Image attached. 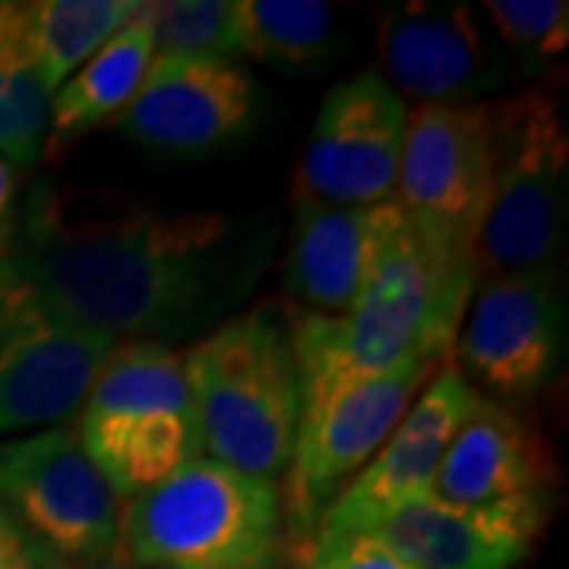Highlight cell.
<instances>
[{
  "mask_svg": "<svg viewBox=\"0 0 569 569\" xmlns=\"http://www.w3.org/2000/svg\"><path fill=\"white\" fill-rule=\"evenodd\" d=\"M17 187H20V168L0 159V228L17 206Z\"/></svg>",
  "mask_w": 569,
  "mask_h": 569,
  "instance_id": "4316f807",
  "label": "cell"
},
{
  "mask_svg": "<svg viewBox=\"0 0 569 569\" xmlns=\"http://www.w3.org/2000/svg\"><path fill=\"white\" fill-rule=\"evenodd\" d=\"M77 440L121 503L203 456V430L183 373V351L118 342L80 406Z\"/></svg>",
  "mask_w": 569,
  "mask_h": 569,
  "instance_id": "5b68a950",
  "label": "cell"
},
{
  "mask_svg": "<svg viewBox=\"0 0 569 569\" xmlns=\"http://www.w3.org/2000/svg\"><path fill=\"white\" fill-rule=\"evenodd\" d=\"M402 219L406 216L396 200L373 206L295 200L284 253V288L295 307L323 317H346L370 266L377 263Z\"/></svg>",
  "mask_w": 569,
  "mask_h": 569,
  "instance_id": "e0dca14e",
  "label": "cell"
},
{
  "mask_svg": "<svg viewBox=\"0 0 569 569\" xmlns=\"http://www.w3.org/2000/svg\"><path fill=\"white\" fill-rule=\"evenodd\" d=\"M51 92L41 80L32 0H0V159L29 168L44 149Z\"/></svg>",
  "mask_w": 569,
  "mask_h": 569,
  "instance_id": "ffe728a7",
  "label": "cell"
},
{
  "mask_svg": "<svg viewBox=\"0 0 569 569\" xmlns=\"http://www.w3.org/2000/svg\"><path fill=\"white\" fill-rule=\"evenodd\" d=\"M298 569H418L370 535H323L298 553Z\"/></svg>",
  "mask_w": 569,
  "mask_h": 569,
  "instance_id": "d4e9b609",
  "label": "cell"
},
{
  "mask_svg": "<svg viewBox=\"0 0 569 569\" xmlns=\"http://www.w3.org/2000/svg\"><path fill=\"white\" fill-rule=\"evenodd\" d=\"M156 58L152 39V3H142V10L104 41L102 48L82 63L73 77L61 82V89L51 96L48 108V133L41 152H63L73 142L82 140L99 123L114 121L133 96L140 92L142 80L149 73V63Z\"/></svg>",
  "mask_w": 569,
  "mask_h": 569,
  "instance_id": "d6986e66",
  "label": "cell"
},
{
  "mask_svg": "<svg viewBox=\"0 0 569 569\" xmlns=\"http://www.w3.org/2000/svg\"><path fill=\"white\" fill-rule=\"evenodd\" d=\"M493 174L490 104H418L408 111L392 200L437 244L475 253Z\"/></svg>",
  "mask_w": 569,
  "mask_h": 569,
  "instance_id": "8fae6325",
  "label": "cell"
},
{
  "mask_svg": "<svg viewBox=\"0 0 569 569\" xmlns=\"http://www.w3.org/2000/svg\"><path fill=\"white\" fill-rule=\"evenodd\" d=\"M121 569H133V567H121Z\"/></svg>",
  "mask_w": 569,
  "mask_h": 569,
  "instance_id": "83f0119b",
  "label": "cell"
},
{
  "mask_svg": "<svg viewBox=\"0 0 569 569\" xmlns=\"http://www.w3.org/2000/svg\"><path fill=\"white\" fill-rule=\"evenodd\" d=\"M0 503L70 569H121V500L73 427L0 440Z\"/></svg>",
  "mask_w": 569,
  "mask_h": 569,
  "instance_id": "ba28073f",
  "label": "cell"
},
{
  "mask_svg": "<svg viewBox=\"0 0 569 569\" xmlns=\"http://www.w3.org/2000/svg\"><path fill=\"white\" fill-rule=\"evenodd\" d=\"M475 399L478 392L468 387L449 361L433 380H427L425 392L408 408L406 418L387 437V443L373 452V459L348 481L336 503L326 509L313 538L367 531L387 512L427 493L443 462L449 440L466 421Z\"/></svg>",
  "mask_w": 569,
  "mask_h": 569,
  "instance_id": "2e32d148",
  "label": "cell"
},
{
  "mask_svg": "<svg viewBox=\"0 0 569 569\" xmlns=\"http://www.w3.org/2000/svg\"><path fill=\"white\" fill-rule=\"evenodd\" d=\"M557 462L529 418L475 399L430 481V497L452 507H485L535 490H553Z\"/></svg>",
  "mask_w": 569,
  "mask_h": 569,
  "instance_id": "ac0fdd59",
  "label": "cell"
},
{
  "mask_svg": "<svg viewBox=\"0 0 569 569\" xmlns=\"http://www.w3.org/2000/svg\"><path fill=\"white\" fill-rule=\"evenodd\" d=\"M383 80L418 104H471L509 80V58L468 3H406L383 17Z\"/></svg>",
  "mask_w": 569,
  "mask_h": 569,
  "instance_id": "9a60e30c",
  "label": "cell"
},
{
  "mask_svg": "<svg viewBox=\"0 0 569 569\" xmlns=\"http://www.w3.org/2000/svg\"><path fill=\"white\" fill-rule=\"evenodd\" d=\"M553 500V490H535L485 507H452L421 493L361 535L418 569H516L548 529Z\"/></svg>",
  "mask_w": 569,
  "mask_h": 569,
  "instance_id": "5bb4252c",
  "label": "cell"
},
{
  "mask_svg": "<svg viewBox=\"0 0 569 569\" xmlns=\"http://www.w3.org/2000/svg\"><path fill=\"white\" fill-rule=\"evenodd\" d=\"M121 538L142 569H279L282 490L200 456L123 507Z\"/></svg>",
  "mask_w": 569,
  "mask_h": 569,
  "instance_id": "277c9868",
  "label": "cell"
},
{
  "mask_svg": "<svg viewBox=\"0 0 569 569\" xmlns=\"http://www.w3.org/2000/svg\"><path fill=\"white\" fill-rule=\"evenodd\" d=\"M406 127V99L377 70L336 82L310 127L291 197L326 206L392 200Z\"/></svg>",
  "mask_w": 569,
  "mask_h": 569,
  "instance_id": "7c38bea8",
  "label": "cell"
},
{
  "mask_svg": "<svg viewBox=\"0 0 569 569\" xmlns=\"http://www.w3.org/2000/svg\"><path fill=\"white\" fill-rule=\"evenodd\" d=\"M0 569H70L29 526L0 503Z\"/></svg>",
  "mask_w": 569,
  "mask_h": 569,
  "instance_id": "484cf974",
  "label": "cell"
},
{
  "mask_svg": "<svg viewBox=\"0 0 569 569\" xmlns=\"http://www.w3.org/2000/svg\"><path fill=\"white\" fill-rule=\"evenodd\" d=\"M114 346L108 332L67 320L0 276V437L73 418Z\"/></svg>",
  "mask_w": 569,
  "mask_h": 569,
  "instance_id": "30bf717a",
  "label": "cell"
},
{
  "mask_svg": "<svg viewBox=\"0 0 569 569\" xmlns=\"http://www.w3.org/2000/svg\"><path fill=\"white\" fill-rule=\"evenodd\" d=\"M272 257L260 219L32 183L0 228V276L73 323L181 342L250 298Z\"/></svg>",
  "mask_w": 569,
  "mask_h": 569,
  "instance_id": "6da1fadb",
  "label": "cell"
},
{
  "mask_svg": "<svg viewBox=\"0 0 569 569\" xmlns=\"http://www.w3.org/2000/svg\"><path fill=\"white\" fill-rule=\"evenodd\" d=\"M452 348V367L481 399L509 406L548 389L567 355V298L557 266L478 282Z\"/></svg>",
  "mask_w": 569,
  "mask_h": 569,
  "instance_id": "9c48e42d",
  "label": "cell"
},
{
  "mask_svg": "<svg viewBox=\"0 0 569 569\" xmlns=\"http://www.w3.org/2000/svg\"><path fill=\"white\" fill-rule=\"evenodd\" d=\"M156 58L234 61L241 54L238 0H164L152 3Z\"/></svg>",
  "mask_w": 569,
  "mask_h": 569,
  "instance_id": "603a6c76",
  "label": "cell"
},
{
  "mask_svg": "<svg viewBox=\"0 0 569 569\" xmlns=\"http://www.w3.org/2000/svg\"><path fill=\"white\" fill-rule=\"evenodd\" d=\"M336 10L317 0H238L241 54L266 67L305 70L332 44Z\"/></svg>",
  "mask_w": 569,
  "mask_h": 569,
  "instance_id": "7402d4cb",
  "label": "cell"
},
{
  "mask_svg": "<svg viewBox=\"0 0 569 569\" xmlns=\"http://www.w3.org/2000/svg\"><path fill=\"white\" fill-rule=\"evenodd\" d=\"M481 282L475 253L425 238L402 219L370 266L336 336L355 373L447 361Z\"/></svg>",
  "mask_w": 569,
  "mask_h": 569,
  "instance_id": "8992f818",
  "label": "cell"
},
{
  "mask_svg": "<svg viewBox=\"0 0 569 569\" xmlns=\"http://www.w3.org/2000/svg\"><path fill=\"white\" fill-rule=\"evenodd\" d=\"M140 10V0H32L36 51L48 92L54 96Z\"/></svg>",
  "mask_w": 569,
  "mask_h": 569,
  "instance_id": "44dd1931",
  "label": "cell"
},
{
  "mask_svg": "<svg viewBox=\"0 0 569 569\" xmlns=\"http://www.w3.org/2000/svg\"><path fill=\"white\" fill-rule=\"evenodd\" d=\"M493 174L475 244L478 276L557 266L567 241L569 137L553 89L490 104Z\"/></svg>",
  "mask_w": 569,
  "mask_h": 569,
  "instance_id": "52a82bcc",
  "label": "cell"
},
{
  "mask_svg": "<svg viewBox=\"0 0 569 569\" xmlns=\"http://www.w3.org/2000/svg\"><path fill=\"white\" fill-rule=\"evenodd\" d=\"M284 323L298 365V433L284 468V538L301 550L313 541L326 509L387 443L406 418L430 365H402L387 373H355L339 351L336 317L288 305Z\"/></svg>",
  "mask_w": 569,
  "mask_h": 569,
  "instance_id": "7a4b0ae2",
  "label": "cell"
},
{
  "mask_svg": "<svg viewBox=\"0 0 569 569\" xmlns=\"http://www.w3.org/2000/svg\"><path fill=\"white\" fill-rule=\"evenodd\" d=\"M209 459L253 478L284 475L301 411L298 365L276 301L228 317L183 351Z\"/></svg>",
  "mask_w": 569,
  "mask_h": 569,
  "instance_id": "3957f363",
  "label": "cell"
},
{
  "mask_svg": "<svg viewBox=\"0 0 569 569\" xmlns=\"http://www.w3.org/2000/svg\"><path fill=\"white\" fill-rule=\"evenodd\" d=\"M497 39L519 63L557 58L569 41V3L563 0H485Z\"/></svg>",
  "mask_w": 569,
  "mask_h": 569,
  "instance_id": "cb8c5ba5",
  "label": "cell"
},
{
  "mask_svg": "<svg viewBox=\"0 0 569 569\" xmlns=\"http://www.w3.org/2000/svg\"><path fill=\"white\" fill-rule=\"evenodd\" d=\"M257 114V82L234 61L152 58L114 127L159 156L197 159L241 140Z\"/></svg>",
  "mask_w": 569,
  "mask_h": 569,
  "instance_id": "4fadbf2b",
  "label": "cell"
}]
</instances>
